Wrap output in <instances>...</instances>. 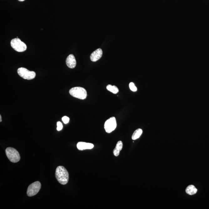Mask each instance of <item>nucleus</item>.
Masks as SVG:
<instances>
[{"mask_svg": "<svg viewBox=\"0 0 209 209\" xmlns=\"http://www.w3.org/2000/svg\"><path fill=\"white\" fill-rule=\"evenodd\" d=\"M41 187V184L39 181L33 183L29 186L27 191V194L29 197L36 195Z\"/></svg>", "mask_w": 209, "mask_h": 209, "instance_id": "obj_6", "label": "nucleus"}, {"mask_svg": "<svg viewBox=\"0 0 209 209\" xmlns=\"http://www.w3.org/2000/svg\"><path fill=\"white\" fill-rule=\"evenodd\" d=\"M66 64L68 68H74L76 65V61L74 55L70 54L67 57L66 59Z\"/></svg>", "mask_w": 209, "mask_h": 209, "instance_id": "obj_10", "label": "nucleus"}, {"mask_svg": "<svg viewBox=\"0 0 209 209\" xmlns=\"http://www.w3.org/2000/svg\"><path fill=\"white\" fill-rule=\"evenodd\" d=\"M55 177L59 183L66 185L69 180V174L66 168L60 166L57 168L55 171Z\"/></svg>", "mask_w": 209, "mask_h": 209, "instance_id": "obj_1", "label": "nucleus"}, {"mask_svg": "<svg viewBox=\"0 0 209 209\" xmlns=\"http://www.w3.org/2000/svg\"><path fill=\"white\" fill-rule=\"evenodd\" d=\"M11 45L12 48L18 52H23L27 49L26 44L18 38L13 39L11 42Z\"/></svg>", "mask_w": 209, "mask_h": 209, "instance_id": "obj_4", "label": "nucleus"}, {"mask_svg": "<svg viewBox=\"0 0 209 209\" xmlns=\"http://www.w3.org/2000/svg\"><path fill=\"white\" fill-rule=\"evenodd\" d=\"M2 121V117L1 115H0V122H1Z\"/></svg>", "mask_w": 209, "mask_h": 209, "instance_id": "obj_18", "label": "nucleus"}, {"mask_svg": "<svg viewBox=\"0 0 209 209\" xmlns=\"http://www.w3.org/2000/svg\"><path fill=\"white\" fill-rule=\"evenodd\" d=\"M6 156L11 162L17 163L20 161V155L17 150L14 148L8 147L6 150Z\"/></svg>", "mask_w": 209, "mask_h": 209, "instance_id": "obj_3", "label": "nucleus"}, {"mask_svg": "<svg viewBox=\"0 0 209 209\" xmlns=\"http://www.w3.org/2000/svg\"><path fill=\"white\" fill-rule=\"evenodd\" d=\"M197 189L193 185L188 186L186 189V192L190 195H193L197 193Z\"/></svg>", "mask_w": 209, "mask_h": 209, "instance_id": "obj_12", "label": "nucleus"}, {"mask_svg": "<svg viewBox=\"0 0 209 209\" xmlns=\"http://www.w3.org/2000/svg\"><path fill=\"white\" fill-rule=\"evenodd\" d=\"M116 120L115 117H112L106 121L104 128L107 133H110L115 130L117 127Z\"/></svg>", "mask_w": 209, "mask_h": 209, "instance_id": "obj_7", "label": "nucleus"}, {"mask_svg": "<svg viewBox=\"0 0 209 209\" xmlns=\"http://www.w3.org/2000/svg\"><path fill=\"white\" fill-rule=\"evenodd\" d=\"M129 87H130V89L131 90V91H134V92H135L137 90V88L136 86H135L134 83L133 82H131L129 84Z\"/></svg>", "mask_w": 209, "mask_h": 209, "instance_id": "obj_15", "label": "nucleus"}, {"mask_svg": "<svg viewBox=\"0 0 209 209\" xmlns=\"http://www.w3.org/2000/svg\"><path fill=\"white\" fill-rule=\"evenodd\" d=\"M69 94L73 97L77 99H84L87 97L86 90L82 87H76L70 89Z\"/></svg>", "mask_w": 209, "mask_h": 209, "instance_id": "obj_2", "label": "nucleus"}, {"mask_svg": "<svg viewBox=\"0 0 209 209\" xmlns=\"http://www.w3.org/2000/svg\"><path fill=\"white\" fill-rule=\"evenodd\" d=\"M69 118L67 116H65L62 118V120L65 124H67L69 121Z\"/></svg>", "mask_w": 209, "mask_h": 209, "instance_id": "obj_17", "label": "nucleus"}, {"mask_svg": "<svg viewBox=\"0 0 209 209\" xmlns=\"http://www.w3.org/2000/svg\"><path fill=\"white\" fill-rule=\"evenodd\" d=\"M17 71L19 76L25 79H32L36 76L35 72L29 71L25 68H19L18 69Z\"/></svg>", "mask_w": 209, "mask_h": 209, "instance_id": "obj_5", "label": "nucleus"}, {"mask_svg": "<svg viewBox=\"0 0 209 209\" xmlns=\"http://www.w3.org/2000/svg\"><path fill=\"white\" fill-rule=\"evenodd\" d=\"M103 52L101 48H99L93 52L90 55V59L93 62H96L102 58Z\"/></svg>", "mask_w": 209, "mask_h": 209, "instance_id": "obj_9", "label": "nucleus"}, {"mask_svg": "<svg viewBox=\"0 0 209 209\" xmlns=\"http://www.w3.org/2000/svg\"><path fill=\"white\" fill-rule=\"evenodd\" d=\"M123 148V143L121 141H119L117 142L115 148L113 151V153L114 156H117L120 154V151Z\"/></svg>", "mask_w": 209, "mask_h": 209, "instance_id": "obj_11", "label": "nucleus"}, {"mask_svg": "<svg viewBox=\"0 0 209 209\" xmlns=\"http://www.w3.org/2000/svg\"><path fill=\"white\" fill-rule=\"evenodd\" d=\"M63 128V125L60 122H57V130L58 131H60Z\"/></svg>", "mask_w": 209, "mask_h": 209, "instance_id": "obj_16", "label": "nucleus"}, {"mask_svg": "<svg viewBox=\"0 0 209 209\" xmlns=\"http://www.w3.org/2000/svg\"><path fill=\"white\" fill-rule=\"evenodd\" d=\"M143 133V130L141 129H138L135 130L132 136V140H135L140 138Z\"/></svg>", "mask_w": 209, "mask_h": 209, "instance_id": "obj_13", "label": "nucleus"}, {"mask_svg": "<svg viewBox=\"0 0 209 209\" xmlns=\"http://www.w3.org/2000/svg\"><path fill=\"white\" fill-rule=\"evenodd\" d=\"M18 1H23L24 0H18Z\"/></svg>", "mask_w": 209, "mask_h": 209, "instance_id": "obj_19", "label": "nucleus"}, {"mask_svg": "<svg viewBox=\"0 0 209 209\" xmlns=\"http://www.w3.org/2000/svg\"><path fill=\"white\" fill-rule=\"evenodd\" d=\"M94 145L92 143H85V142H78L77 145V147L79 150H90L94 147Z\"/></svg>", "mask_w": 209, "mask_h": 209, "instance_id": "obj_8", "label": "nucleus"}, {"mask_svg": "<svg viewBox=\"0 0 209 209\" xmlns=\"http://www.w3.org/2000/svg\"><path fill=\"white\" fill-rule=\"evenodd\" d=\"M107 89L108 90L113 93L114 94H117L119 92L118 88L115 86H112L111 84H109L107 86Z\"/></svg>", "mask_w": 209, "mask_h": 209, "instance_id": "obj_14", "label": "nucleus"}]
</instances>
